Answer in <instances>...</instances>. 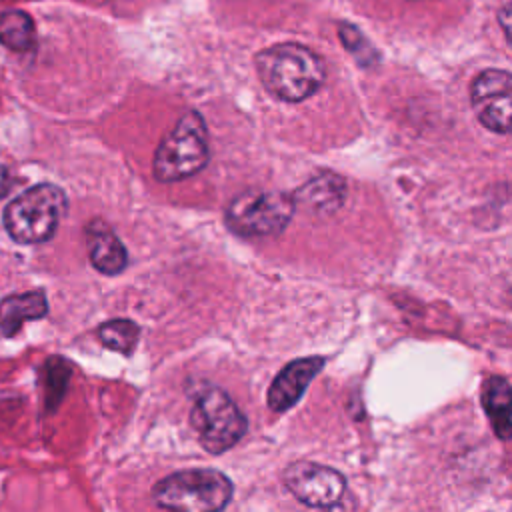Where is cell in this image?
<instances>
[{
	"mask_svg": "<svg viewBox=\"0 0 512 512\" xmlns=\"http://www.w3.org/2000/svg\"><path fill=\"white\" fill-rule=\"evenodd\" d=\"M256 74L268 94L282 102L310 98L326 78L322 58L296 42H282L256 54Z\"/></svg>",
	"mask_w": 512,
	"mask_h": 512,
	"instance_id": "1",
	"label": "cell"
},
{
	"mask_svg": "<svg viewBox=\"0 0 512 512\" xmlns=\"http://www.w3.org/2000/svg\"><path fill=\"white\" fill-rule=\"evenodd\" d=\"M234 486L214 468H186L158 480L152 488L156 506L178 512H216L230 504Z\"/></svg>",
	"mask_w": 512,
	"mask_h": 512,
	"instance_id": "2",
	"label": "cell"
},
{
	"mask_svg": "<svg viewBox=\"0 0 512 512\" xmlns=\"http://www.w3.org/2000/svg\"><path fill=\"white\" fill-rule=\"evenodd\" d=\"M208 158L206 122L196 110H188L158 142L152 172L158 182H180L198 174L208 164Z\"/></svg>",
	"mask_w": 512,
	"mask_h": 512,
	"instance_id": "3",
	"label": "cell"
},
{
	"mask_svg": "<svg viewBox=\"0 0 512 512\" xmlns=\"http://www.w3.org/2000/svg\"><path fill=\"white\" fill-rule=\"evenodd\" d=\"M64 214V190L54 184H36L8 202L2 220L18 244H42L56 234Z\"/></svg>",
	"mask_w": 512,
	"mask_h": 512,
	"instance_id": "4",
	"label": "cell"
},
{
	"mask_svg": "<svg viewBox=\"0 0 512 512\" xmlns=\"http://www.w3.org/2000/svg\"><path fill=\"white\" fill-rule=\"evenodd\" d=\"M294 210V194L276 190H246L228 202L224 222L226 228L236 236L266 238L280 234L294 216Z\"/></svg>",
	"mask_w": 512,
	"mask_h": 512,
	"instance_id": "5",
	"label": "cell"
},
{
	"mask_svg": "<svg viewBox=\"0 0 512 512\" xmlns=\"http://www.w3.org/2000/svg\"><path fill=\"white\" fill-rule=\"evenodd\" d=\"M190 424L210 454L234 448L248 430V420L236 402L218 386L202 388L190 410Z\"/></svg>",
	"mask_w": 512,
	"mask_h": 512,
	"instance_id": "6",
	"label": "cell"
},
{
	"mask_svg": "<svg viewBox=\"0 0 512 512\" xmlns=\"http://www.w3.org/2000/svg\"><path fill=\"white\" fill-rule=\"evenodd\" d=\"M282 484L310 508H336L346 492V478L324 464L292 462L282 470Z\"/></svg>",
	"mask_w": 512,
	"mask_h": 512,
	"instance_id": "7",
	"label": "cell"
},
{
	"mask_svg": "<svg viewBox=\"0 0 512 512\" xmlns=\"http://www.w3.org/2000/svg\"><path fill=\"white\" fill-rule=\"evenodd\" d=\"M470 104L484 128L496 134H512V72L482 70L472 80Z\"/></svg>",
	"mask_w": 512,
	"mask_h": 512,
	"instance_id": "8",
	"label": "cell"
},
{
	"mask_svg": "<svg viewBox=\"0 0 512 512\" xmlns=\"http://www.w3.org/2000/svg\"><path fill=\"white\" fill-rule=\"evenodd\" d=\"M324 364H326V358L322 356H306L286 364L276 374V378L272 380L266 392L268 408L278 414L290 410L302 398L308 384L314 380V376L322 370Z\"/></svg>",
	"mask_w": 512,
	"mask_h": 512,
	"instance_id": "9",
	"label": "cell"
},
{
	"mask_svg": "<svg viewBox=\"0 0 512 512\" xmlns=\"http://www.w3.org/2000/svg\"><path fill=\"white\" fill-rule=\"evenodd\" d=\"M90 264L108 276L120 274L128 266V252L108 222L96 218L86 226Z\"/></svg>",
	"mask_w": 512,
	"mask_h": 512,
	"instance_id": "10",
	"label": "cell"
},
{
	"mask_svg": "<svg viewBox=\"0 0 512 512\" xmlns=\"http://www.w3.org/2000/svg\"><path fill=\"white\" fill-rule=\"evenodd\" d=\"M346 198V182L340 174L320 172L304 182L296 192V206H304L308 212L324 216L336 212Z\"/></svg>",
	"mask_w": 512,
	"mask_h": 512,
	"instance_id": "11",
	"label": "cell"
},
{
	"mask_svg": "<svg viewBox=\"0 0 512 512\" xmlns=\"http://www.w3.org/2000/svg\"><path fill=\"white\" fill-rule=\"evenodd\" d=\"M48 314L44 290H28L10 294L0 302V330L4 336H14L28 320H40Z\"/></svg>",
	"mask_w": 512,
	"mask_h": 512,
	"instance_id": "12",
	"label": "cell"
},
{
	"mask_svg": "<svg viewBox=\"0 0 512 512\" xmlns=\"http://www.w3.org/2000/svg\"><path fill=\"white\" fill-rule=\"evenodd\" d=\"M482 408L502 440L512 438V386L502 376H490L482 384Z\"/></svg>",
	"mask_w": 512,
	"mask_h": 512,
	"instance_id": "13",
	"label": "cell"
},
{
	"mask_svg": "<svg viewBox=\"0 0 512 512\" xmlns=\"http://www.w3.org/2000/svg\"><path fill=\"white\" fill-rule=\"evenodd\" d=\"M0 44L14 52H28L36 44L34 20L22 10L0 12Z\"/></svg>",
	"mask_w": 512,
	"mask_h": 512,
	"instance_id": "14",
	"label": "cell"
},
{
	"mask_svg": "<svg viewBox=\"0 0 512 512\" xmlns=\"http://www.w3.org/2000/svg\"><path fill=\"white\" fill-rule=\"evenodd\" d=\"M138 334H140L138 324L128 318H114V320H108L98 326L100 342L106 348H110L114 352H122L126 356L132 354V350L136 348Z\"/></svg>",
	"mask_w": 512,
	"mask_h": 512,
	"instance_id": "15",
	"label": "cell"
},
{
	"mask_svg": "<svg viewBox=\"0 0 512 512\" xmlns=\"http://www.w3.org/2000/svg\"><path fill=\"white\" fill-rule=\"evenodd\" d=\"M340 38L342 44L346 46V50L362 64V66H370L372 62L378 60L376 50L370 46V42L360 34V30L352 24H340Z\"/></svg>",
	"mask_w": 512,
	"mask_h": 512,
	"instance_id": "16",
	"label": "cell"
},
{
	"mask_svg": "<svg viewBox=\"0 0 512 512\" xmlns=\"http://www.w3.org/2000/svg\"><path fill=\"white\" fill-rule=\"evenodd\" d=\"M46 368V402L50 404H58L66 386H68V378H70V366L62 360V358H50Z\"/></svg>",
	"mask_w": 512,
	"mask_h": 512,
	"instance_id": "17",
	"label": "cell"
},
{
	"mask_svg": "<svg viewBox=\"0 0 512 512\" xmlns=\"http://www.w3.org/2000/svg\"><path fill=\"white\" fill-rule=\"evenodd\" d=\"M498 24L508 40V44L512 46V2H506L500 10H498Z\"/></svg>",
	"mask_w": 512,
	"mask_h": 512,
	"instance_id": "18",
	"label": "cell"
},
{
	"mask_svg": "<svg viewBox=\"0 0 512 512\" xmlns=\"http://www.w3.org/2000/svg\"><path fill=\"white\" fill-rule=\"evenodd\" d=\"M10 186H12V178H10V172H8V168H6V166H2V164H0V198L8 194Z\"/></svg>",
	"mask_w": 512,
	"mask_h": 512,
	"instance_id": "19",
	"label": "cell"
}]
</instances>
